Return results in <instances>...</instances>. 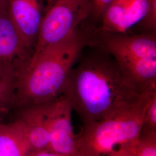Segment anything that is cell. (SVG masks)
Listing matches in <instances>:
<instances>
[{"mask_svg": "<svg viewBox=\"0 0 156 156\" xmlns=\"http://www.w3.org/2000/svg\"><path fill=\"white\" fill-rule=\"evenodd\" d=\"M154 92H140L113 58L100 49L74 66L63 94L86 126L123 111Z\"/></svg>", "mask_w": 156, "mask_h": 156, "instance_id": "cell-1", "label": "cell"}, {"mask_svg": "<svg viewBox=\"0 0 156 156\" xmlns=\"http://www.w3.org/2000/svg\"><path fill=\"white\" fill-rule=\"evenodd\" d=\"M89 39L76 30L62 42L34 52L19 73L13 111L49 102L62 95L73 68Z\"/></svg>", "mask_w": 156, "mask_h": 156, "instance_id": "cell-2", "label": "cell"}, {"mask_svg": "<svg viewBox=\"0 0 156 156\" xmlns=\"http://www.w3.org/2000/svg\"><path fill=\"white\" fill-rule=\"evenodd\" d=\"M155 93L123 111L84 126L78 135V156H109L121 147H135L145 109Z\"/></svg>", "mask_w": 156, "mask_h": 156, "instance_id": "cell-3", "label": "cell"}, {"mask_svg": "<svg viewBox=\"0 0 156 156\" xmlns=\"http://www.w3.org/2000/svg\"><path fill=\"white\" fill-rule=\"evenodd\" d=\"M98 33L99 48L113 58L140 91H156V34Z\"/></svg>", "mask_w": 156, "mask_h": 156, "instance_id": "cell-4", "label": "cell"}, {"mask_svg": "<svg viewBox=\"0 0 156 156\" xmlns=\"http://www.w3.org/2000/svg\"><path fill=\"white\" fill-rule=\"evenodd\" d=\"M93 10V0H56L45 11L34 52L69 37Z\"/></svg>", "mask_w": 156, "mask_h": 156, "instance_id": "cell-5", "label": "cell"}, {"mask_svg": "<svg viewBox=\"0 0 156 156\" xmlns=\"http://www.w3.org/2000/svg\"><path fill=\"white\" fill-rule=\"evenodd\" d=\"M49 127V149L67 155H78V135L73 132V108L64 94L44 103Z\"/></svg>", "mask_w": 156, "mask_h": 156, "instance_id": "cell-6", "label": "cell"}, {"mask_svg": "<svg viewBox=\"0 0 156 156\" xmlns=\"http://www.w3.org/2000/svg\"><path fill=\"white\" fill-rule=\"evenodd\" d=\"M151 0H113L101 18L100 31L127 33L145 15Z\"/></svg>", "mask_w": 156, "mask_h": 156, "instance_id": "cell-7", "label": "cell"}, {"mask_svg": "<svg viewBox=\"0 0 156 156\" xmlns=\"http://www.w3.org/2000/svg\"><path fill=\"white\" fill-rule=\"evenodd\" d=\"M12 21L28 47L35 50L45 15L43 0H6Z\"/></svg>", "mask_w": 156, "mask_h": 156, "instance_id": "cell-8", "label": "cell"}, {"mask_svg": "<svg viewBox=\"0 0 156 156\" xmlns=\"http://www.w3.org/2000/svg\"><path fill=\"white\" fill-rule=\"evenodd\" d=\"M34 52L12 21L6 2L0 8V62L15 64L22 69Z\"/></svg>", "mask_w": 156, "mask_h": 156, "instance_id": "cell-9", "label": "cell"}, {"mask_svg": "<svg viewBox=\"0 0 156 156\" xmlns=\"http://www.w3.org/2000/svg\"><path fill=\"white\" fill-rule=\"evenodd\" d=\"M24 127L30 151L48 149L49 127L44 104L17 111Z\"/></svg>", "mask_w": 156, "mask_h": 156, "instance_id": "cell-10", "label": "cell"}, {"mask_svg": "<svg viewBox=\"0 0 156 156\" xmlns=\"http://www.w3.org/2000/svg\"><path fill=\"white\" fill-rule=\"evenodd\" d=\"M30 147L22 120L10 123L0 120V156H26Z\"/></svg>", "mask_w": 156, "mask_h": 156, "instance_id": "cell-11", "label": "cell"}, {"mask_svg": "<svg viewBox=\"0 0 156 156\" xmlns=\"http://www.w3.org/2000/svg\"><path fill=\"white\" fill-rule=\"evenodd\" d=\"M21 70L15 64L0 62V119L13 111L17 80Z\"/></svg>", "mask_w": 156, "mask_h": 156, "instance_id": "cell-12", "label": "cell"}, {"mask_svg": "<svg viewBox=\"0 0 156 156\" xmlns=\"http://www.w3.org/2000/svg\"><path fill=\"white\" fill-rule=\"evenodd\" d=\"M134 151L136 156H156V130L142 128Z\"/></svg>", "mask_w": 156, "mask_h": 156, "instance_id": "cell-13", "label": "cell"}, {"mask_svg": "<svg viewBox=\"0 0 156 156\" xmlns=\"http://www.w3.org/2000/svg\"><path fill=\"white\" fill-rule=\"evenodd\" d=\"M142 128L156 130V93L152 95L145 109Z\"/></svg>", "mask_w": 156, "mask_h": 156, "instance_id": "cell-14", "label": "cell"}, {"mask_svg": "<svg viewBox=\"0 0 156 156\" xmlns=\"http://www.w3.org/2000/svg\"><path fill=\"white\" fill-rule=\"evenodd\" d=\"M140 23L146 30L145 33L156 34V0H151L147 11Z\"/></svg>", "mask_w": 156, "mask_h": 156, "instance_id": "cell-15", "label": "cell"}, {"mask_svg": "<svg viewBox=\"0 0 156 156\" xmlns=\"http://www.w3.org/2000/svg\"><path fill=\"white\" fill-rule=\"evenodd\" d=\"M112 1L113 0H93V10L91 16L95 19L101 20L104 12Z\"/></svg>", "mask_w": 156, "mask_h": 156, "instance_id": "cell-16", "label": "cell"}, {"mask_svg": "<svg viewBox=\"0 0 156 156\" xmlns=\"http://www.w3.org/2000/svg\"><path fill=\"white\" fill-rule=\"evenodd\" d=\"M26 156H79L78 155H67L56 153L49 149L29 151Z\"/></svg>", "mask_w": 156, "mask_h": 156, "instance_id": "cell-17", "label": "cell"}, {"mask_svg": "<svg viewBox=\"0 0 156 156\" xmlns=\"http://www.w3.org/2000/svg\"><path fill=\"white\" fill-rule=\"evenodd\" d=\"M135 147H121L109 156H136L134 151Z\"/></svg>", "mask_w": 156, "mask_h": 156, "instance_id": "cell-18", "label": "cell"}, {"mask_svg": "<svg viewBox=\"0 0 156 156\" xmlns=\"http://www.w3.org/2000/svg\"><path fill=\"white\" fill-rule=\"evenodd\" d=\"M45 2H46V8H45V11L46 9H47L48 8H49L50 6L56 0H45Z\"/></svg>", "mask_w": 156, "mask_h": 156, "instance_id": "cell-19", "label": "cell"}, {"mask_svg": "<svg viewBox=\"0 0 156 156\" xmlns=\"http://www.w3.org/2000/svg\"><path fill=\"white\" fill-rule=\"evenodd\" d=\"M6 0H0V8L5 5Z\"/></svg>", "mask_w": 156, "mask_h": 156, "instance_id": "cell-20", "label": "cell"}]
</instances>
